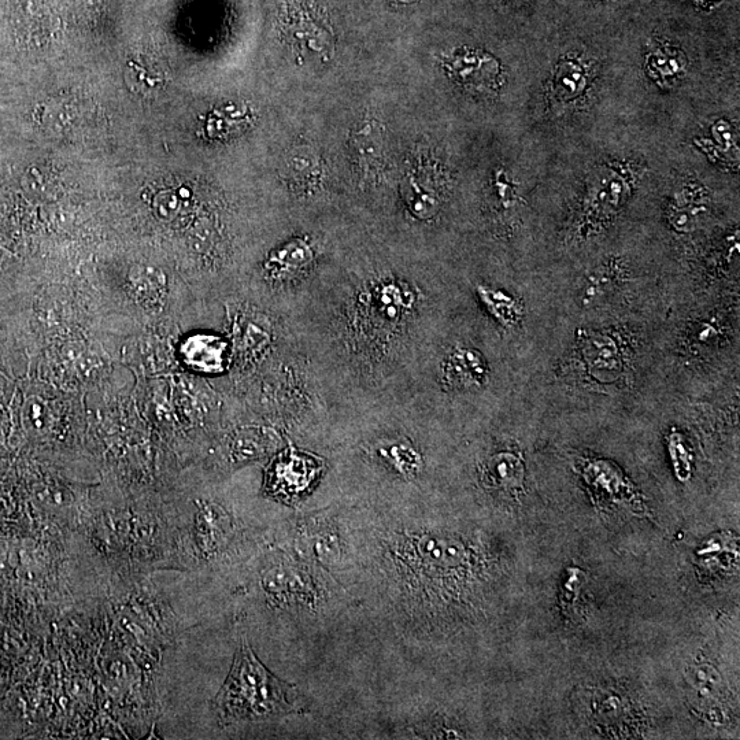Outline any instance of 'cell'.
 I'll list each match as a JSON object with an SVG mask.
<instances>
[{
	"mask_svg": "<svg viewBox=\"0 0 740 740\" xmlns=\"http://www.w3.org/2000/svg\"><path fill=\"white\" fill-rule=\"evenodd\" d=\"M370 550V569L392 612L405 625L454 597L472 568V553L457 536L381 524Z\"/></svg>",
	"mask_w": 740,
	"mask_h": 740,
	"instance_id": "obj_1",
	"label": "cell"
},
{
	"mask_svg": "<svg viewBox=\"0 0 740 740\" xmlns=\"http://www.w3.org/2000/svg\"><path fill=\"white\" fill-rule=\"evenodd\" d=\"M351 148L362 169L379 166L384 155L383 132L379 125L376 122H368L364 128L358 129L351 139Z\"/></svg>",
	"mask_w": 740,
	"mask_h": 740,
	"instance_id": "obj_15",
	"label": "cell"
},
{
	"mask_svg": "<svg viewBox=\"0 0 740 740\" xmlns=\"http://www.w3.org/2000/svg\"><path fill=\"white\" fill-rule=\"evenodd\" d=\"M294 687L273 675L255 656L249 645H242L233 660L231 672L213 701L220 724L276 719L295 709Z\"/></svg>",
	"mask_w": 740,
	"mask_h": 740,
	"instance_id": "obj_2",
	"label": "cell"
},
{
	"mask_svg": "<svg viewBox=\"0 0 740 740\" xmlns=\"http://www.w3.org/2000/svg\"><path fill=\"white\" fill-rule=\"evenodd\" d=\"M616 175L610 173L608 181L598 185L594 194L588 195L584 207L583 227H597L599 222H605L620 209L628 195V184L623 179L616 180Z\"/></svg>",
	"mask_w": 740,
	"mask_h": 740,
	"instance_id": "obj_9",
	"label": "cell"
},
{
	"mask_svg": "<svg viewBox=\"0 0 740 740\" xmlns=\"http://www.w3.org/2000/svg\"><path fill=\"white\" fill-rule=\"evenodd\" d=\"M313 257V249L309 243L302 239H294L270 255L266 262V270L272 279L295 280L309 268Z\"/></svg>",
	"mask_w": 740,
	"mask_h": 740,
	"instance_id": "obj_11",
	"label": "cell"
},
{
	"mask_svg": "<svg viewBox=\"0 0 740 740\" xmlns=\"http://www.w3.org/2000/svg\"><path fill=\"white\" fill-rule=\"evenodd\" d=\"M180 354L184 364L196 372H220L224 368L227 343L220 336L198 333L184 340Z\"/></svg>",
	"mask_w": 740,
	"mask_h": 740,
	"instance_id": "obj_8",
	"label": "cell"
},
{
	"mask_svg": "<svg viewBox=\"0 0 740 740\" xmlns=\"http://www.w3.org/2000/svg\"><path fill=\"white\" fill-rule=\"evenodd\" d=\"M524 479L523 458L512 451H501L491 455L481 468V481L490 490L513 494L523 488Z\"/></svg>",
	"mask_w": 740,
	"mask_h": 740,
	"instance_id": "obj_7",
	"label": "cell"
},
{
	"mask_svg": "<svg viewBox=\"0 0 740 740\" xmlns=\"http://www.w3.org/2000/svg\"><path fill=\"white\" fill-rule=\"evenodd\" d=\"M495 188H497V201L502 209L508 210L516 206L517 194L514 192L512 183L506 179V175L498 173Z\"/></svg>",
	"mask_w": 740,
	"mask_h": 740,
	"instance_id": "obj_21",
	"label": "cell"
},
{
	"mask_svg": "<svg viewBox=\"0 0 740 740\" xmlns=\"http://www.w3.org/2000/svg\"><path fill=\"white\" fill-rule=\"evenodd\" d=\"M708 213V201L702 188L687 185L677 191L668 207V218L672 228L679 232H691L701 224Z\"/></svg>",
	"mask_w": 740,
	"mask_h": 740,
	"instance_id": "obj_10",
	"label": "cell"
},
{
	"mask_svg": "<svg viewBox=\"0 0 740 740\" xmlns=\"http://www.w3.org/2000/svg\"><path fill=\"white\" fill-rule=\"evenodd\" d=\"M625 270L617 262L601 265L584 281L580 296L584 306H595L623 284Z\"/></svg>",
	"mask_w": 740,
	"mask_h": 740,
	"instance_id": "obj_14",
	"label": "cell"
},
{
	"mask_svg": "<svg viewBox=\"0 0 740 740\" xmlns=\"http://www.w3.org/2000/svg\"><path fill=\"white\" fill-rule=\"evenodd\" d=\"M699 2H713V0H699Z\"/></svg>",
	"mask_w": 740,
	"mask_h": 740,
	"instance_id": "obj_22",
	"label": "cell"
},
{
	"mask_svg": "<svg viewBox=\"0 0 740 740\" xmlns=\"http://www.w3.org/2000/svg\"><path fill=\"white\" fill-rule=\"evenodd\" d=\"M668 447L669 451H671L673 468H675L677 477L682 481L690 479L691 455L688 453L683 436L679 434H672L669 436Z\"/></svg>",
	"mask_w": 740,
	"mask_h": 740,
	"instance_id": "obj_19",
	"label": "cell"
},
{
	"mask_svg": "<svg viewBox=\"0 0 740 740\" xmlns=\"http://www.w3.org/2000/svg\"><path fill=\"white\" fill-rule=\"evenodd\" d=\"M321 471L323 464L316 457L288 450L269 465L265 491L280 501H295L314 486Z\"/></svg>",
	"mask_w": 740,
	"mask_h": 740,
	"instance_id": "obj_3",
	"label": "cell"
},
{
	"mask_svg": "<svg viewBox=\"0 0 740 740\" xmlns=\"http://www.w3.org/2000/svg\"><path fill=\"white\" fill-rule=\"evenodd\" d=\"M587 87V74L577 59H564L557 65L550 85L551 105L576 101Z\"/></svg>",
	"mask_w": 740,
	"mask_h": 740,
	"instance_id": "obj_12",
	"label": "cell"
},
{
	"mask_svg": "<svg viewBox=\"0 0 740 740\" xmlns=\"http://www.w3.org/2000/svg\"><path fill=\"white\" fill-rule=\"evenodd\" d=\"M646 66L654 79L666 81L679 76L683 69V62L682 59H679V55L657 48L649 55Z\"/></svg>",
	"mask_w": 740,
	"mask_h": 740,
	"instance_id": "obj_18",
	"label": "cell"
},
{
	"mask_svg": "<svg viewBox=\"0 0 740 740\" xmlns=\"http://www.w3.org/2000/svg\"><path fill=\"white\" fill-rule=\"evenodd\" d=\"M292 32L299 47L305 48L303 53L309 51L312 54L327 55L328 51L333 50L332 33L328 29L318 27L313 21H299Z\"/></svg>",
	"mask_w": 740,
	"mask_h": 740,
	"instance_id": "obj_16",
	"label": "cell"
},
{
	"mask_svg": "<svg viewBox=\"0 0 740 740\" xmlns=\"http://www.w3.org/2000/svg\"><path fill=\"white\" fill-rule=\"evenodd\" d=\"M402 2H413V0H402Z\"/></svg>",
	"mask_w": 740,
	"mask_h": 740,
	"instance_id": "obj_23",
	"label": "cell"
},
{
	"mask_svg": "<svg viewBox=\"0 0 740 740\" xmlns=\"http://www.w3.org/2000/svg\"><path fill=\"white\" fill-rule=\"evenodd\" d=\"M477 296L491 317L503 328L513 329L524 320V306L509 292L487 286L477 287Z\"/></svg>",
	"mask_w": 740,
	"mask_h": 740,
	"instance_id": "obj_13",
	"label": "cell"
},
{
	"mask_svg": "<svg viewBox=\"0 0 740 740\" xmlns=\"http://www.w3.org/2000/svg\"><path fill=\"white\" fill-rule=\"evenodd\" d=\"M388 447L390 449L384 451V454H386L388 460L391 462L394 461V465L397 468L407 473L416 471L417 466L420 465V455L412 447L405 446V444H394V446Z\"/></svg>",
	"mask_w": 740,
	"mask_h": 740,
	"instance_id": "obj_20",
	"label": "cell"
},
{
	"mask_svg": "<svg viewBox=\"0 0 740 740\" xmlns=\"http://www.w3.org/2000/svg\"><path fill=\"white\" fill-rule=\"evenodd\" d=\"M487 380L486 358L472 347H454L444 357L442 381L449 390H476V388L483 387Z\"/></svg>",
	"mask_w": 740,
	"mask_h": 740,
	"instance_id": "obj_6",
	"label": "cell"
},
{
	"mask_svg": "<svg viewBox=\"0 0 740 740\" xmlns=\"http://www.w3.org/2000/svg\"><path fill=\"white\" fill-rule=\"evenodd\" d=\"M687 679L690 686L702 697L709 699L723 697V679L713 666L708 664L690 666L687 669Z\"/></svg>",
	"mask_w": 740,
	"mask_h": 740,
	"instance_id": "obj_17",
	"label": "cell"
},
{
	"mask_svg": "<svg viewBox=\"0 0 740 740\" xmlns=\"http://www.w3.org/2000/svg\"><path fill=\"white\" fill-rule=\"evenodd\" d=\"M580 355L592 379L612 383L624 370V353L620 344L609 335L592 332L580 336Z\"/></svg>",
	"mask_w": 740,
	"mask_h": 740,
	"instance_id": "obj_5",
	"label": "cell"
},
{
	"mask_svg": "<svg viewBox=\"0 0 740 740\" xmlns=\"http://www.w3.org/2000/svg\"><path fill=\"white\" fill-rule=\"evenodd\" d=\"M449 74L469 91L490 94L501 85L498 59L483 51L465 50L449 55L443 61Z\"/></svg>",
	"mask_w": 740,
	"mask_h": 740,
	"instance_id": "obj_4",
	"label": "cell"
}]
</instances>
